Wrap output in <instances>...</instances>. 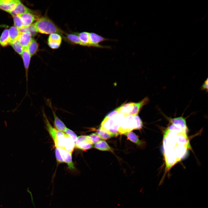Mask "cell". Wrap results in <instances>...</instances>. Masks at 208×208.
I'll list each match as a JSON object with an SVG mask.
<instances>
[{
    "label": "cell",
    "mask_w": 208,
    "mask_h": 208,
    "mask_svg": "<svg viewBox=\"0 0 208 208\" xmlns=\"http://www.w3.org/2000/svg\"><path fill=\"white\" fill-rule=\"evenodd\" d=\"M176 140L177 144L185 146L188 149H192L186 133H176Z\"/></svg>",
    "instance_id": "13"
},
{
    "label": "cell",
    "mask_w": 208,
    "mask_h": 208,
    "mask_svg": "<svg viewBox=\"0 0 208 208\" xmlns=\"http://www.w3.org/2000/svg\"><path fill=\"white\" fill-rule=\"evenodd\" d=\"M12 16L14 20V26L18 29L24 27L23 23L21 18L18 15Z\"/></svg>",
    "instance_id": "31"
},
{
    "label": "cell",
    "mask_w": 208,
    "mask_h": 208,
    "mask_svg": "<svg viewBox=\"0 0 208 208\" xmlns=\"http://www.w3.org/2000/svg\"><path fill=\"white\" fill-rule=\"evenodd\" d=\"M201 89L202 90H205L208 91V79L204 81L201 87Z\"/></svg>",
    "instance_id": "38"
},
{
    "label": "cell",
    "mask_w": 208,
    "mask_h": 208,
    "mask_svg": "<svg viewBox=\"0 0 208 208\" xmlns=\"http://www.w3.org/2000/svg\"><path fill=\"white\" fill-rule=\"evenodd\" d=\"M32 12H33V10L29 9L24 5L20 1L18 0L14 8L8 13L12 16H13L23 13Z\"/></svg>",
    "instance_id": "12"
},
{
    "label": "cell",
    "mask_w": 208,
    "mask_h": 208,
    "mask_svg": "<svg viewBox=\"0 0 208 208\" xmlns=\"http://www.w3.org/2000/svg\"><path fill=\"white\" fill-rule=\"evenodd\" d=\"M25 70V75L26 82L27 90L25 95L27 93V83L28 81V71L31 56L26 48H24L21 55Z\"/></svg>",
    "instance_id": "8"
},
{
    "label": "cell",
    "mask_w": 208,
    "mask_h": 208,
    "mask_svg": "<svg viewBox=\"0 0 208 208\" xmlns=\"http://www.w3.org/2000/svg\"><path fill=\"white\" fill-rule=\"evenodd\" d=\"M62 38L61 36L57 33H52L49 36L48 41L62 42Z\"/></svg>",
    "instance_id": "30"
},
{
    "label": "cell",
    "mask_w": 208,
    "mask_h": 208,
    "mask_svg": "<svg viewBox=\"0 0 208 208\" xmlns=\"http://www.w3.org/2000/svg\"><path fill=\"white\" fill-rule=\"evenodd\" d=\"M38 47L39 45L37 42L35 40L33 39L26 48L32 56L36 53L38 49Z\"/></svg>",
    "instance_id": "26"
},
{
    "label": "cell",
    "mask_w": 208,
    "mask_h": 208,
    "mask_svg": "<svg viewBox=\"0 0 208 208\" xmlns=\"http://www.w3.org/2000/svg\"><path fill=\"white\" fill-rule=\"evenodd\" d=\"M149 101L148 97H146L140 101L135 103L133 108L128 115L129 116H134L138 115L144 106L147 104Z\"/></svg>",
    "instance_id": "17"
},
{
    "label": "cell",
    "mask_w": 208,
    "mask_h": 208,
    "mask_svg": "<svg viewBox=\"0 0 208 208\" xmlns=\"http://www.w3.org/2000/svg\"><path fill=\"white\" fill-rule=\"evenodd\" d=\"M42 113L47 130L53 140L56 148H64L66 133L53 127L45 114L44 108Z\"/></svg>",
    "instance_id": "2"
},
{
    "label": "cell",
    "mask_w": 208,
    "mask_h": 208,
    "mask_svg": "<svg viewBox=\"0 0 208 208\" xmlns=\"http://www.w3.org/2000/svg\"><path fill=\"white\" fill-rule=\"evenodd\" d=\"M78 36L81 42V45L92 47L91 44L89 33L87 32H83L78 34Z\"/></svg>",
    "instance_id": "19"
},
{
    "label": "cell",
    "mask_w": 208,
    "mask_h": 208,
    "mask_svg": "<svg viewBox=\"0 0 208 208\" xmlns=\"http://www.w3.org/2000/svg\"><path fill=\"white\" fill-rule=\"evenodd\" d=\"M93 144H95L100 141L101 138L99 136L95 133H92L89 135Z\"/></svg>",
    "instance_id": "33"
},
{
    "label": "cell",
    "mask_w": 208,
    "mask_h": 208,
    "mask_svg": "<svg viewBox=\"0 0 208 208\" xmlns=\"http://www.w3.org/2000/svg\"><path fill=\"white\" fill-rule=\"evenodd\" d=\"M18 0H0V9L9 12L15 7Z\"/></svg>",
    "instance_id": "15"
},
{
    "label": "cell",
    "mask_w": 208,
    "mask_h": 208,
    "mask_svg": "<svg viewBox=\"0 0 208 208\" xmlns=\"http://www.w3.org/2000/svg\"><path fill=\"white\" fill-rule=\"evenodd\" d=\"M58 148L64 162L67 164L69 169L71 170H75V169L72 160V153L64 148Z\"/></svg>",
    "instance_id": "10"
},
{
    "label": "cell",
    "mask_w": 208,
    "mask_h": 208,
    "mask_svg": "<svg viewBox=\"0 0 208 208\" xmlns=\"http://www.w3.org/2000/svg\"><path fill=\"white\" fill-rule=\"evenodd\" d=\"M61 42L48 41L49 46L51 49H58L60 46Z\"/></svg>",
    "instance_id": "34"
},
{
    "label": "cell",
    "mask_w": 208,
    "mask_h": 208,
    "mask_svg": "<svg viewBox=\"0 0 208 208\" xmlns=\"http://www.w3.org/2000/svg\"><path fill=\"white\" fill-rule=\"evenodd\" d=\"M176 156L179 161L185 157L188 148L186 147L177 144L174 148Z\"/></svg>",
    "instance_id": "18"
},
{
    "label": "cell",
    "mask_w": 208,
    "mask_h": 208,
    "mask_svg": "<svg viewBox=\"0 0 208 208\" xmlns=\"http://www.w3.org/2000/svg\"><path fill=\"white\" fill-rule=\"evenodd\" d=\"M75 147V143L74 141L66 133L64 149L72 154Z\"/></svg>",
    "instance_id": "20"
},
{
    "label": "cell",
    "mask_w": 208,
    "mask_h": 208,
    "mask_svg": "<svg viewBox=\"0 0 208 208\" xmlns=\"http://www.w3.org/2000/svg\"><path fill=\"white\" fill-rule=\"evenodd\" d=\"M56 158L57 161L59 163L64 162L63 159L61 155L60 152L57 148H56L55 150Z\"/></svg>",
    "instance_id": "35"
},
{
    "label": "cell",
    "mask_w": 208,
    "mask_h": 208,
    "mask_svg": "<svg viewBox=\"0 0 208 208\" xmlns=\"http://www.w3.org/2000/svg\"><path fill=\"white\" fill-rule=\"evenodd\" d=\"M47 104L51 109L54 118V124L56 129L60 131L64 132L66 127L63 122L57 116L55 112L53 109L50 100H48Z\"/></svg>",
    "instance_id": "11"
},
{
    "label": "cell",
    "mask_w": 208,
    "mask_h": 208,
    "mask_svg": "<svg viewBox=\"0 0 208 208\" xmlns=\"http://www.w3.org/2000/svg\"><path fill=\"white\" fill-rule=\"evenodd\" d=\"M34 24L37 32L47 34L64 33L52 21L46 16L39 18Z\"/></svg>",
    "instance_id": "1"
},
{
    "label": "cell",
    "mask_w": 208,
    "mask_h": 208,
    "mask_svg": "<svg viewBox=\"0 0 208 208\" xmlns=\"http://www.w3.org/2000/svg\"><path fill=\"white\" fill-rule=\"evenodd\" d=\"M96 133L101 139L105 140L117 135L118 134L110 133L103 129L100 128L97 130Z\"/></svg>",
    "instance_id": "25"
},
{
    "label": "cell",
    "mask_w": 208,
    "mask_h": 208,
    "mask_svg": "<svg viewBox=\"0 0 208 208\" xmlns=\"http://www.w3.org/2000/svg\"><path fill=\"white\" fill-rule=\"evenodd\" d=\"M9 30L5 29L2 32L0 38V44L3 47H5L10 44Z\"/></svg>",
    "instance_id": "21"
},
{
    "label": "cell",
    "mask_w": 208,
    "mask_h": 208,
    "mask_svg": "<svg viewBox=\"0 0 208 208\" xmlns=\"http://www.w3.org/2000/svg\"><path fill=\"white\" fill-rule=\"evenodd\" d=\"M164 116L171 124H173L177 125L187 133L189 130L186 124L185 118L182 116H181L174 118L168 117L166 115L163 114Z\"/></svg>",
    "instance_id": "9"
},
{
    "label": "cell",
    "mask_w": 208,
    "mask_h": 208,
    "mask_svg": "<svg viewBox=\"0 0 208 208\" xmlns=\"http://www.w3.org/2000/svg\"><path fill=\"white\" fill-rule=\"evenodd\" d=\"M118 113L117 111L115 109L111 111L108 113L105 117V118L107 119L110 118L115 116Z\"/></svg>",
    "instance_id": "37"
},
{
    "label": "cell",
    "mask_w": 208,
    "mask_h": 208,
    "mask_svg": "<svg viewBox=\"0 0 208 208\" xmlns=\"http://www.w3.org/2000/svg\"><path fill=\"white\" fill-rule=\"evenodd\" d=\"M170 131L175 133L187 132L179 126L173 124H171L169 125L167 129Z\"/></svg>",
    "instance_id": "29"
},
{
    "label": "cell",
    "mask_w": 208,
    "mask_h": 208,
    "mask_svg": "<svg viewBox=\"0 0 208 208\" xmlns=\"http://www.w3.org/2000/svg\"><path fill=\"white\" fill-rule=\"evenodd\" d=\"M124 117L122 114L118 113L110 118H104L101 124L100 128L112 133L118 134V128Z\"/></svg>",
    "instance_id": "3"
},
{
    "label": "cell",
    "mask_w": 208,
    "mask_h": 208,
    "mask_svg": "<svg viewBox=\"0 0 208 208\" xmlns=\"http://www.w3.org/2000/svg\"><path fill=\"white\" fill-rule=\"evenodd\" d=\"M9 33L10 44L14 40L17 39L21 34L19 29L15 26H13L10 28L9 30Z\"/></svg>",
    "instance_id": "24"
},
{
    "label": "cell",
    "mask_w": 208,
    "mask_h": 208,
    "mask_svg": "<svg viewBox=\"0 0 208 208\" xmlns=\"http://www.w3.org/2000/svg\"><path fill=\"white\" fill-rule=\"evenodd\" d=\"M17 40L23 47L25 48L27 47L33 39L30 33L26 32L21 33Z\"/></svg>",
    "instance_id": "16"
},
{
    "label": "cell",
    "mask_w": 208,
    "mask_h": 208,
    "mask_svg": "<svg viewBox=\"0 0 208 208\" xmlns=\"http://www.w3.org/2000/svg\"><path fill=\"white\" fill-rule=\"evenodd\" d=\"M137 125L134 116L125 117L121 123L118 129V132L123 134L137 129Z\"/></svg>",
    "instance_id": "4"
},
{
    "label": "cell",
    "mask_w": 208,
    "mask_h": 208,
    "mask_svg": "<svg viewBox=\"0 0 208 208\" xmlns=\"http://www.w3.org/2000/svg\"><path fill=\"white\" fill-rule=\"evenodd\" d=\"M134 104L135 103L131 102L125 103L115 109L118 113L122 114L125 117L128 116L129 114L133 110Z\"/></svg>",
    "instance_id": "14"
},
{
    "label": "cell",
    "mask_w": 208,
    "mask_h": 208,
    "mask_svg": "<svg viewBox=\"0 0 208 208\" xmlns=\"http://www.w3.org/2000/svg\"><path fill=\"white\" fill-rule=\"evenodd\" d=\"M89 35L92 47L102 48H110L109 46H103L99 44L100 43L103 41L109 40V39L93 32L89 33Z\"/></svg>",
    "instance_id": "7"
},
{
    "label": "cell",
    "mask_w": 208,
    "mask_h": 208,
    "mask_svg": "<svg viewBox=\"0 0 208 208\" xmlns=\"http://www.w3.org/2000/svg\"><path fill=\"white\" fill-rule=\"evenodd\" d=\"M134 117L137 123V129H141L143 125V123L141 119L138 115L134 116Z\"/></svg>",
    "instance_id": "36"
},
{
    "label": "cell",
    "mask_w": 208,
    "mask_h": 208,
    "mask_svg": "<svg viewBox=\"0 0 208 208\" xmlns=\"http://www.w3.org/2000/svg\"><path fill=\"white\" fill-rule=\"evenodd\" d=\"M67 39L74 44L81 45V42L78 36L74 34H67L66 35Z\"/></svg>",
    "instance_id": "28"
},
{
    "label": "cell",
    "mask_w": 208,
    "mask_h": 208,
    "mask_svg": "<svg viewBox=\"0 0 208 208\" xmlns=\"http://www.w3.org/2000/svg\"><path fill=\"white\" fill-rule=\"evenodd\" d=\"M93 143L89 135H81L77 138L75 146L79 149L86 151L93 146Z\"/></svg>",
    "instance_id": "5"
},
{
    "label": "cell",
    "mask_w": 208,
    "mask_h": 208,
    "mask_svg": "<svg viewBox=\"0 0 208 208\" xmlns=\"http://www.w3.org/2000/svg\"><path fill=\"white\" fill-rule=\"evenodd\" d=\"M10 44L18 54L21 55L24 48L21 45L17 39L13 41Z\"/></svg>",
    "instance_id": "27"
},
{
    "label": "cell",
    "mask_w": 208,
    "mask_h": 208,
    "mask_svg": "<svg viewBox=\"0 0 208 208\" xmlns=\"http://www.w3.org/2000/svg\"><path fill=\"white\" fill-rule=\"evenodd\" d=\"M123 134L126 135L131 141L136 144L138 146H143L144 142L140 140L137 136L133 132L130 131L125 133Z\"/></svg>",
    "instance_id": "23"
},
{
    "label": "cell",
    "mask_w": 208,
    "mask_h": 208,
    "mask_svg": "<svg viewBox=\"0 0 208 208\" xmlns=\"http://www.w3.org/2000/svg\"><path fill=\"white\" fill-rule=\"evenodd\" d=\"M94 147L102 151H109L113 152V149L105 141H100L94 145Z\"/></svg>",
    "instance_id": "22"
},
{
    "label": "cell",
    "mask_w": 208,
    "mask_h": 208,
    "mask_svg": "<svg viewBox=\"0 0 208 208\" xmlns=\"http://www.w3.org/2000/svg\"><path fill=\"white\" fill-rule=\"evenodd\" d=\"M18 15L21 18L24 27L31 25L35 21L39 18V16L35 12L23 13Z\"/></svg>",
    "instance_id": "6"
},
{
    "label": "cell",
    "mask_w": 208,
    "mask_h": 208,
    "mask_svg": "<svg viewBox=\"0 0 208 208\" xmlns=\"http://www.w3.org/2000/svg\"><path fill=\"white\" fill-rule=\"evenodd\" d=\"M64 132L73 140L75 143L77 138L76 134L73 131L67 128H66Z\"/></svg>",
    "instance_id": "32"
}]
</instances>
